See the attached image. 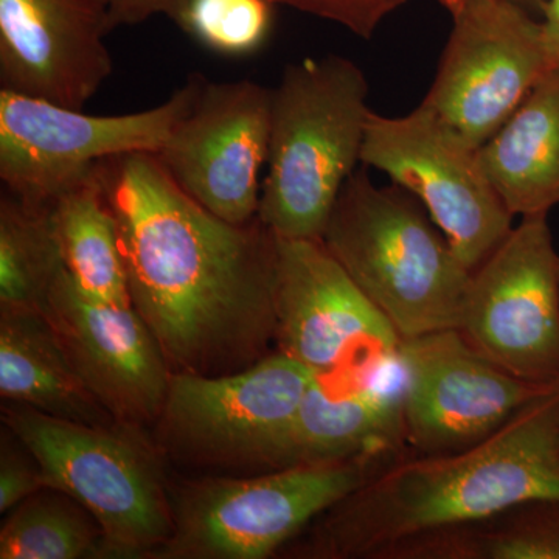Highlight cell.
Wrapping results in <instances>:
<instances>
[{
	"label": "cell",
	"instance_id": "19",
	"mask_svg": "<svg viewBox=\"0 0 559 559\" xmlns=\"http://www.w3.org/2000/svg\"><path fill=\"white\" fill-rule=\"evenodd\" d=\"M0 395L69 421L119 423L92 395L39 311L0 307Z\"/></svg>",
	"mask_w": 559,
	"mask_h": 559
},
{
	"label": "cell",
	"instance_id": "14",
	"mask_svg": "<svg viewBox=\"0 0 559 559\" xmlns=\"http://www.w3.org/2000/svg\"><path fill=\"white\" fill-rule=\"evenodd\" d=\"M271 105L272 90L255 81L205 80L157 153L173 179L227 223L246 224L259 216Z\"/></svg>",
	"mask_w": 559,
	"mask_h": 559
},
{
	"label": "cell",
	"instance_id": "18",
	"mask_svg": "<svg viewBox=\"0 0 559 559\" xmlns=\"http://www.w3.org/2000/svg\"><path fill=\"white\" fill-rule=\"evenodd\" d=\"M489 182L516 218L559 205V70H550L479 148Z\"/></svg>",
	"mask_w": 559,
	"mask_h": 559
},
{
	"label": "cell",
	"instance_id": "29",
	"mask_svg": "<svg viewBox=\"0 0 559 559\" xmlns=\"http://www.w3.org/2000/svg\"><path fill=\"white\" fill-rule=\"evenodd\" d=\"M518 5L524 7L530 13L535 16L543 17L544 10H546L547 0H513Z\"/></svg>",
	"mask_w": 559,
	"mask_h": 559
},
{
	"label": "cell",
	"instance_id": "3",
	"mask_svg": "<svg viewBox=\"0 0 559 559\" xmlns=\"http://www.w3.org/2000/svg\"><path fill=\"white\" fill-rule=\"evenodd\" d=\"M369 81L341 55L283 69L272 90L267 173L259 218L283 240L322 241L342 189L362 165Z\"/></svg>",
	"mask_w": 559,
	"mask_h": 559
},
{
	"label": "cell",
	"instance_id": "5",
	"mask_svg": "<svg viewBox=\"0 0 559 559\" xmlns=\"http://www.w3.org/2000/svg\"><path fill=\"white\" fill-rule=\"evenodd\" d=\"M2 421L32 452L46 488L100 525L106 558H154L170 539L171 492L156 441L138 426H94L3 404Z\"/></svg>",
	"mask_w": 559,
	"mask_h": 559
},
{
	"label": "cell",
	"instance_id": "21",
	"mask_svg": "<svg viewBox=\"0 0 559 559\" xmlns=\"http://www.w3.org/2000/svg\"><path fill=\"white\" fill-rule=\"evenodd\" d=\"M396 559H559V500H538L469 527L407 540Z\"/></svg>",
	"mask_w": 559,
	"mask_h": 559
},
{
	"label": "cell",
	"instance_id": "4",
	"mask_svg": "<svg viewBox=\"0 0 559 559\" xmlns=\"http://www.w3.org/2000/svg\"><path fill=\"white\" fill-rule=\"evenodd\" d=\"M322 242L401 340L459 330L473 271L421 202L366 167L345 183Z\"/></svg>",
	"mask_w": 559,
	"mask_h": 559
},
{
	"label": "cell",
	"instance_id": "7",
	"mask_svg": "<svg viewBox=\"0 0 559 559\" xmlns=\"http://www.w3.org/2000/svg\"><path fill=\"white\" fill-rule=\"evenodd\" d=\"M316 377L280 352L221 377L171 373L154 441L167 457L201 468L277 469Z\"/></svg>",
	"mask_w": 559,
	"mask_h": 559
},
{
	"label": "cell",
	"instance_id": "20",
	"mask_svg": "<svg viewBox=\"0 0 559 559\" xmlns=\"http://www.w3.org/2000/svg\"><path fill=\"white\" fill-rule=\"evenodd\" d=\"M103 162L51 201V218L66 271L76 288L102 304L132 305L119 224L109 202Z\"/></svg>",
	"mask_w": 559,
	"mask_h": 559
},
{
	"label": "cell",
	"instance_id": "28",
	"mask_svg": "<svg viewBox=\"0 0 559 559\" xmlns=\"http://www.w3.org/2000/svg\"><path fill=\"white\" fill-rule=\"evenodd\" d=\"M544 46H546L547 68L559 70V0H547L543 17Z\"/></svg>",
	"mask_w": 559,
	"mask_h": 559
},
{
	"label": "cell",
	"instance_id": "12",
	"mask_svg": "<svg viewBox=\"0 0 559 559\" xmlns=\"http://www.w3.org/2000/svg\"><path fill=\"white\" fill-rule=\"evenodd\" d=\"M400 360L406 441L417 454L473 447L555 388L500 369L471 347L460 330L401 341Z\"/></svg>",
	"mask_w": 559,
	"mask_h": 559
},
{
	"label": "cell",
	"instance_id": "11",
	"mask_svg": "<svg viewBox=\"0 0 559 559\" xmlns=\"http://www.w3.org/2000/svg\"><path fill=\"white\" fill-rule=\"evenodd\" d=\"M460 333L532 384H559V255L547 215L527 216L471 275Z\"/></svg>",
	"mask_w": 559,
	"mask_h": 559
},
{
	"label": "cell",
	"instance_id": "23",
	"mask_svg": "<svg viewBox=\"0 0 559 559\" xmlns=\"http://www.w3.org/2000/svg\"><path fill=\"white\" fill-rule=\"evenodd\" d=\"M106 558L100 525L81 503L44 488L10 510L0 559Z\"/></svg>",
	"mask_w": 559,
	"mask_h": 559
},
{
	"label": "cell",
	"instance_id": "22",
	"mask_svg": "<svg viewBox=\"0 0 559 559\" xmlns=\"http://www.w3.org/2000/svg\"><path fill=\"white\" fill-rule=\"evenodd\" d=\"M66 270L51 204L0 197V307L39 311Z\"/></svg>",
	"mask_w": 559,
	"mask_h": 559
},
{
	"label": "cell",
	"instance_id": "16",
	"mask_svg": "<svg viewBox=\"0 0 559 559\" xmlns=\"http://www.w3.org/2000/svg\"><path fill=\"white\" fill-rule=\"evenodd\" d=\"M103 0H0V90L83 109L112 73Z\"/></svg>",
	"mask_w": 559,
	"mask_h": 559
},
{
	"label": "cell",
	"instance_id": "17",
	"mask_svg": "<svg viewBox=\"0 0 559 559\" xmlns=\"http://www.w3.org/2000/svg\"><path fill=\"white\" fill-rule=\"evenodd\" d=\"M406 448L399 352L364 369L316 377L286 436L277 469L358 459L395 462Z\"/></svg>",
	"mask_w": 559,
	"mask_h": 559
},
{
	"label": "cell",
	"instance_id": "13",
	"mask_svg": "<svg viewBox=\"0 0 559 559\" xmlns=\"http://www.w3.org/2000/svg\"><path fill=\"white\" fill-rule=\"evenodd\" d=\"M275 345L318 377L399 355L401 337L322 241L277 238Z\"/></svg>",
	"mask_w": 559,
	"mask_h": 559
},
{
	"label": "cell",
	"instance_id": "1",
	"mask_svg": "<svg viewBox=\"0 0 559 559\" xmlns=\"http://www.w3.org/2000/svg\"><path fill=\"white\" fill-rule=\"evenodd\" d=\"M103 165L132 307L173 373L221 377L266 358L277 329V237L259 216L231 224L213 215L157 154Z\"/></svg>",
	"mask_w": 559,
	"mask_h": 559
},
{
	"label": "cell",
	"instance_id": "8",
	"mask_svg": "<svg viewBox=\"0 0 559 559\" xmlns=\"http://www.w3.org/2000/svg\"><path fill=\"white\" fill-rule=\"evenodd\" d=\"M205 80L193 73L162 105L121 116H91L83 109L0 90L3 190L25 201L51 204L98 162L159 153Z\"/></svg>",
	"mask_w": 559,
	"mask_h": 559
},
{
	"label": "cell",
	"instance_id": "26",
	"mask_svg": "<svg viewBox=\"0 0 559 559\" xmlns=\"http://www.w3.org/2000/svg\"><path fill=\"white\" fill-rule=\"evenodd\" d=\"M44 488L43 473L32 452L5 426L0 448V513H9Z\"/></svg>",
	"mask_w": 559,
	"mask_h": 559
},
{
	"label": "cell",
	"instance_id": "6",
	"mask_svg": "<svg viewBox=\"0 0 559 559\" xmlns=\"http://www.w3.org/2000/svg\"><path fill=\"white\" fill-rule=\"evenodd\" d=\"M390 463L358 459L183 481L170 489L175 528L154 559L270 558Z\"/></svg>",
	"mask_w": 559,
	"mask_h": 559
},
{
	"label": "cell",
	"instance_id": "10",
	"mask_svg": "<svg viewBox=\"0 0 559 559\" xmlns=\"http://www.w3.org/2000/svg\"><path fill=\"white\" fill-rule=\"evenodd\" d=\"M451 33L421 106L480 148L549 72L543 21L513 0H439Z\"/></svg>",
	"mask_w": 559,
	"mask_h": 559
},
{
	"label": "cell",
	"instance_id": "2",
	"mask_svg": "<svg viewBox=\"0 0 559 559\" xmlns=\"http://www.w3.org/2000/svg\"><path fill=\"white\" fill-rule=\"evenodd\" d=\"M538 500H559V384L473 447L384 466L312 522L294 554L381 559L407 540Z\"/></svg>",
	"mask_w": 559,
	"mask_h": 559
},
{
	"label": "cell",
	"instance_id": "25",
	"mask_svg": "<svg viewBox=\"0 0 559 559\" xmlns=\"http://www.w3.org/2000/svg\"><path fill=\"white\" fill-rule=\"evenodd\" d=\"M275 7L333 22L359 38L370 40L382 22L409 0H271Z\"/></svg>",
	"mask_w": 559,
	"mask_h": 559
},
{
	"label": "cell",
	"instance_id": "27",
	"mask_svg": "<svg viewBox=\"0 0 559 559\" xmlns=\"http://www.w3.org/2000/svg\"><path fill=\"white\" fill-rule=\"evenodd\" d=\"M108 9L110 27L138 25L154 16H165L173 22L186 9L189 0H103Z\"/></svg>",
	"mask_w": 559,
	"mask_h": 559
},
{
	"label": "cell",
	"instance_id": "9",
	"mask_svg": "<svg viewBox=\"0 0 559 559\" xmlns=\"http://www.w3.org/2000/svg\"><path fill=\"white\" fill-rule=\"evenodd\" d=\"M362 165L414 194L469 271L513 229L514 216L466 142L425 106L385 117L371 110Z\"/></svg>",
	"mask_w": 559,
	"mask_h": 559
},
{
	"label": "cell",
	"instance_id": "15",
	"mask_svg": "<svg viewBox=\"0 0 559 559\" xmlns=\"http://www.w3.org/2000/svg\"><path fill=\"white\" fill-rule=\"evenodd\" d=\"M40 312L73 369L117 421L143 429L156 425L173 371L132 305L90 299L64 270Z\"/></svg>",
	"mask_w": 559,
	"mask_h": 559
},
{
	"label": "cell",
	"instance_id": "24",
	"mask_svg": "<svg viewBox=\"0 0 559 559\" xmlns=\"http://www.w3.org/2000/svg\"><path fill=\"white\" fill-rule=\"evenodd\" d=\"M274 10L271 0H189L175 24L213 53L245 58L266 46Z\"/></svg>",
	"mask_w": 559,
	"mask_h": 559
}]
</instances>
